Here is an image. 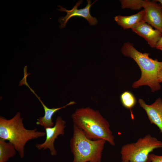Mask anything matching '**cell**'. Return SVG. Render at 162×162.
<instances>
[{"mask_svg": "<svg viewBox=\"0 0 162 162\" xmlns=\"http://www.w3.org/2000/svg\"><path fill=\"white\" fill-rule=\"evenodd\" d=\"M149 162H162V155L150 153L148 155Z\"/></svg>", "mask_w": 162, "mask_h": 162, "instance_id": "2e32d148", "label": "cell"}, {"mask_svg": "<svg viewBox=\"0 0 162 162\" xmlns=\"http://www.w3.org/2000/svg\"><path fill=\"white\" fill-rule=\"evenodd\" d=\"M155 48L162 51V36L157 42Z\"/></svg>", "mask_w": 162, "mask_h": 162, "instance_id": "e0dca14e", "label": "cell"}, {"mask_svg": "<svg viewBox=\"0 0 162 162\" xmlns=\"http://www.w3.org/2000/svg\"><path fill=\"white\" fill-rule=\"evenodd\" d=\"M140 106L146 111L152 124L156 125L162 133V100L159 98L153 104L148 105L142 99L138 100Z\"/></svg>", "mask_w": 162, "mask_h": 162, "instance_id": "9c48e42d", "label": "cell"}, {"mask_svg": "<svg viewBox=\"0 0 162 162\" xmlns=\"http://www.w3.org/2000/svg\"><path fill=\"white\" fill-rule=\"evenodd\" d=\"M158 148H162V142L148 134L136 142L123 145L120 152L121 159L128 162H149V154Z\"/></svg>", "mask_w": 162, "mask_h": 162, "instance_id": "5b68a950", "label": "cell"}, {"mask_svg": "<svg viewBox=\"0 0 162 162\" xmlns=\"http://www.w3.org/2000/svg\"><path fill=\"white\" fill-rule=\"evenodd\" d=\"M0 139V162H6L14 156L16 152L14 146L9 142Z\"/></svg>", "mask_w": 162, "mask_h": 162, "instance_id": "4fadbf2b", "label": "cell"}, {"mask_svg": "<svg viewBox=\"0 0 162 162\" xmlns=\"http://www.w3.org/2000/svg\"><path fill=\"white\" fill-rule=\"evenodd\" d=\"M24 85L27 86L31 91L34 94L43 106L44 111V116L39 117L37 119L36 124L38 125L43 126L44 129L47 128L52 127L54 126V123L52 120V117L55 112L67 106L76 104V102L75 101H71L66 105L61 107L57 108H49L44 104L40 99V97L38 96L34 90L29 86L27 82H25Z\"/></svg>", "mask_w": 162, "mask_h": 162, "instance_id": "8fae6325", "label": "cell"}, {"mask_svg": "<svg viewBox=\"0 0 162 162\" xmlns=\"http://www.w3.org/2000/svg\"><path fill=\"white\" fill-rule=\"evenodd\" d=\"M106 141L104 139L92 140L74 125L73 136L70 141L73 162H101L102 155Z\"/></svg>", "mask_w": 162, "mask_h": 162, "instance_id": "277c9868", "label": "cell"}, {"mask_svg": "<svg viewBox=\"0 0 162 162\" xmlns=\"http://www.w3.org/2000/svg\"><path fill=\"white\" fill-rule=\"evenodd\" d=\"M71 118L74 125L89 139H104L115 146L114 136L110 124L98 111L89 107L77 109L72 114Z\"/></svg>", "mask_w": 162, "mask_h": 162, "instance_id": "6da1fadb", "label": "cell"}, {"mask_svg": "<svg viewBox=\"0 0 162 162\" xmlns=\"http://www.w3.org/2000/svg\"><path fill=\"white\" fill-rule=\"evenodd\" d=\"M154 1L156 2H159V3L161 4L162 7V0H154Z\"/></svg>", "mask_w": 162, "mask_h": 162, "instance_id": "d6986e66", "label": "cell"}, {"mask_svg": "<svg viewBox=\"0 0 162 162\" xmlns=\"http://www.w3.org/2000/svg\"><path fill=\"white\" fill-rule=\"evenodd\" d=\"M45 135V132L38 131L37 128H26L20 112L9 119L0 117V139L12 143L21 158L24 157L25 146L28 141Z\"/></svg>", "mask_w": 162, "mask_h": 162, "instance_id": "3957f363", "label": "cell"}, {"mask_svg": "<svg viewBox=\"0 0 162 162\" xmlns=\"http://www.w3.org/2000/svg\"><path fill=\"white\" fill-rule=\"evenodd\" d=\"M87 4L84 8L78 9V7L82 4L83 0H79L76 3L73 8L70 10H67L65 8L59 5L58 6L60 8L58 9L59 11L66 12V15L64 16L59 17L58 21L60 24L59 27L63 28L65 27L68 20L71 17L74 16L81 17L86 19L91 26H95L98 23V21L95 17H92L90 13V9L92 5L96 2L94 1L91 4V1L87 0Z\"/></svg>", "mask_w": 162, "mask_h": 162, "instance_id": "8992f818", "label": "cell"}, {"mask_svg": "<svg viewBox=\"0 0 162 162\" xmlns=\"http://www.w3.org/2000/svg\"><path fill=\"white\" fill-rule=\"evenodd\" d=\"M120 100L122 105L128 109L133 108L136 103L135 96L132 93L128 91H125L122 94Z\"/></svg>", "mask_w": 162, "mask_h": 162, "instance_id": "5bb4252c", "label": "cell"}, {"mask_svg": "<svg viewBox=\"0 0 162 162\" xmlns=\"http://www.w3.org/2000/svg\"><path fill=\"white\" fill-rule=\"evenodd\" d=\"M142 0H120L122 9L128 8L132 10H139L142 7Z\"/></svg>", "mask_w": 162, "mask_h": 162, "instance_id": "9a60e30c", "label": "cell"}, {"mask_svg": "<svg viewBox=\"0 0 162 162\" xmlns=\"http://www.w3.org/2000/svg\"><path fill=\"white\" fill-rule=\"evenodd\" d=\"M121 50L124 56L133 59L141 70L140 79L133 84L132 87L137 88L142 86H148L153 92L159 90L161 86L158 76L159 71L162 69V62L150 58L148 53L141 52L130 42L125 43Z\"/></svg>", "mask_w": 162, "mask_h": 162, "instance_id": "7a4b0ae2", "label": "cell"}, {"mask_svg": "<svg viewBox=\"0 0 162 162\" xmlns=\"http://www.w3.org/2000/svg\"><path fill=\"white\" fill-rule=\"evenodd\" d=\"M66 126L65 121L61 117L58 116L53 127L45 129L46 138L44 142L42 143L37 144L35 147L39 150L48 149L51 155H56L57 152L55 148L54 142L58 136L64 134Z\"/></svg>", "mask_w": 162, "mask_h": 162, "instance_id": "52a82bcc", "label": "cell"}, {"mask_svg": "<svg viewBox=\"0 0 162 162\" xmlns=\"http://www.w3.org/2000/svg\"><path fill=\"white\" fill-rule=\"evenodd\" d=\"M158 79L159 83L162 82V69L159 71L158 73Z\"/></svg>", "mask_w": 162, "mask_h": 162, "instance_id": "ac0fdd59", "label": "cell"}, {"mask_svg": "<svg viewBox=\"0 0 162 162\" xmlns=\"http://www.w3.org/2000/svg\"><path fill=\"white\" fill-rule=\"evenodd\" d=\"M122 162H128L127 161H126L122 160Z\"/></svg>", "mask_w": 162, "mask_h": 162, "instance_id": "ffe728a7", "label": "cell"}, {"mask_svg": "<svg viewBox=\"0 0 162 162\" xmlns=\"http://www.w3.org/2000/svg\"><path fill=\"white\" fill-rule=\"evenodd\" d=\"M144 10L137 13L129 16L118 15L114 17L115 20L118 25L124 29L132 28L139 23L144 21Z\"/></svg>", "mask_w": 162, "mask_h": 162, "instance_id": "7c38bea8", "label": "cell"}, {"mask_svg": "<svg viewBox=\"0 0 162 162\" xmlns=\"http://www.w3.org/2000/svg\"><path fill=\"white\" fill-rule=\"evenodd\" d=\"M142 7L145 14L144 21L162 33V7L153 1L143 0Z\"/></svg>", "mask_w": 162, "mask_h": 162, "instance_id": "ba28073f", "label": "cell"}, {"mask_svg": "<svg viewBox=\"0 0 162 162\" xmlns=\"http://www.w3.org/2000/svg\"><path fill=\"white\" fill-rule=\"evenodd\" d=\"M132 30L144 38L150 46L155 48L162 36V33L157 29H154L150 25L145 22L137 24L131 28Z\"/></svg>", "mask_w": 162, "mask_h": 162, "instance_id": "30bf717a", "label": "cell"}]
</instances>
